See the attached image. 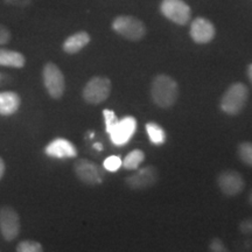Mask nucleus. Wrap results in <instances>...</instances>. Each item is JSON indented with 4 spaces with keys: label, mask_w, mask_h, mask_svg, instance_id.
<instances>
[{
    "label": "nucleus",
    "mask_w": 252,
    "mask_h": 252,
    "mask_svg": "<svg viewBox=\"0 0 252 252\" xmlns=\"http://www.w3.org/2000/svg\"><path fill=\"white\" fill-rule=\"evenodd\" d=\"M179 87L174 78L168 75H158L151 86V97L156 105L162 109L173 106L178 99Z\"/></svg>",
    "instance_id": "f257e3e1"
},
{
    "label": "nucleus",
    "mask_w": 252,
    "mask_h": 252,
    "mask_svg": "<svg viewBox=\"0 0 252 252\" xmlns=\"http://www.w3.org/2000/svg\"><path fill=\"white\" fill-rule=\"evenodd\" d=\"M249 91L243 83L231 84L223 94L220 100V109L226 115L236 116L244 109L248 102Z\"/></svg>",
    "instance_id": "f03ea898"
},
{
    "label": "nucleus",
    "mask_w": 252,
    "mask_h": 252,
    "mask_svg": "<svg viewBox=\"0 0 252 252\" xmlns=\"http://www.w3.org/2000/svg\"><path fill=\"white\" fill-rule=\"evenodd\" d=\"M112 30L130 41H139L146 34V27L139 19L131 15H119L112 21Z\"/></svg>",
    "instance_id": "7ed1b4c3"
},
{
    "label": "nucleus",
    "mask_w": 252,
    "mask_h": 252,
    "mask_svg": "<svg viewBox=\"0 0 252 252\" xmlns=\"http://www.w3.org/2000/svg\"><path fill=\"white\" fill-rule=\"evenodd\" d=\"M43 84H45L47 93L54 99H60L64 94L65 81L62 71L54 63H46L42 70Z\"/></svg>",
    "instance_id": "20e7f679"
},
{
    "label": "nucleus",
    "mask_w": 252,
    "mask_h": 252,
    "mask_svg": "<svg viewBox=\"0 0 252 252\" xmlns=\"http://www.w3.org/2000/svg\"><path fill=\"white\" fill-rule=\"evenodd\" d=\"M111 93V82L108 77L94 76L88 82L83 89V98L89 104L103 103Z\"/></svg>",
    "instance_id": "39448f33"
},
{
    "label": "nucleus",
    "mask_w": 252,
    "mask_h": 252,
    "mask_svg": "<svg viewBox=\"0 0 252 252\" xmlns=\"http://www.w3.org/2000/svg\"><path fill=\"white\" fill-rule=\"evenodd\" d=\"M160 11L168 20L178 25L188 24L190 19V7L184 0H162L160 4Z\"/></svg>",
    "instance_id": "423d86ee"
},
{
    "label": "nucleus",
    "mask_w": 252,
    "mask_h": 252,
    "mask_svg": "<svg viewBox=\"0 0 252 252\" xmlns=\"http://www.w3.org/2000/svg\"><path fill=\"white\" fill-rule=\"evenodd\" d=\"M20 231V219L12 207L5 206L0 209V232L5 241H13Z\"/></svg>",
    "instance_id": "0eeeda50"
},
{
    "label": "nucleus",
    "mask_w": 252,
    "mask_h": 252,
    "mask_svg": "<svg viewBox=\"0 0 252 252\" xmlns=\"http://www.w3.org/2000/svg\"><path fill=\"white\" fill-rule=\"evenodd\" d=\"M75 174L80 181L88 186H94L102 182L103 176L99 167L87 159H80L75 162Z\"/></svg>",
    "instance_id": "6e6552de"
},
{
    "label": "nucleus",
    "mask_w": 252,
    "mask_h": 252,
    "mask_svg": "<svg viewBox=\"0 0 252 252\" xmlns=\"http://www.w3.org/2000/svg\"><path fill=\"white\" fill-rule=\"evenodd\" d=\"M158 179H159V174H158L156 167L147 166L134 174L127 176L125 182L133 190H141V189L150 188L156 185Z\"/></svg>",
    "instance_id": "1a4fd4ad"
},
{
    "label": "nucleus",
    "mask_w": 252,
    "mask_h": 252,
    "mask_svg": "<svg viewBox=\"0 0 252 252\" xmlns=\"http://www.w3.org/2000/svg\"><path fill=\"white\" fill-rule=\"evenodd\" d=\"M135 130H137V121L131 116H127L119 121L117 125L112 128V131L109 133L110 139L116 146H122L130 141Z\"/></svg>",
    "instance_id": "9d476101"
},
{
    "label": "nucleus",
    "mask_w": 252,
    "mask_h": 252,
    "mask_svg": "<svg viewBox=\"0 0 252 252\" xmlns=\"http://www.w3.org/2000/svg\"><path fill=\"white\" fill-rule=\"evenodd\" d=\"M217 184L226 196L238 195L244 188V180L242 175L236 171H224L217 178Z\"/></svg>",
    "instance_id": "9b49d317"
},
{
    "label": "nucleus",
    "mask_w": 252,
    "mask_h": 252,
    "mask_svg": "<svg viewBox=\"0 0 252 252\" xmlns=\"http://www.w3.org/2000/svg\"><path fill=\"white\" fill-rule=\"evenodd\" d=\"M190 36L196 43H208L215 36V27L212 21L204 18H196L191 23L190 26Z\"/></svg>",
    "instance_id": "f8f14e48"
},
{
    "label": "nucleus",
    "mask_w": 252,
    "mask_h": 252,
    "mask_svg": "<svg viewBox=\"0 0 252 252\" xmlns=\"http://www.w3.org/2000/svg\"><path fill=\"white\" fill-rule=\"evenodd\" d=\"M45 153L48 157L63 159V158H75L77 156V150L74 146V144L69 140L58 138V139L53 140L52 143L47 145Z\"/></svg>",
    "instance_id": "ddd939ff"
},
{
    "label": "nucleus",
    "mask_w": 252,
    "mask_h": 252,
    "mask_svg": "<svg viewBox=\"0 0 252 252\" xmlns=\"http://www.w3.org/2000/svg\"><path fill=\"white\" fill-rule=\"evenodd\" d=\"M89 42L90 35L87 32L82 31L67 37L64 42H63L62 48L67 54H76V53L81 52L84 47L89 45Z\"/></svg>",
    "instance_id": "4468645a"
},
{
    "label": "nucleus",
    "mask_w": 252,
    "mask_h": 252,
    "mask_svg": "<svg viewBox=\"0 0 252 252\" xmlns=\"http://www.w3.org/2000/svg\"><path fill=\"white\" fill-rule=\"evenodd\" d=\"M21 99L18 94L13 91L0 93V115L11 116L18 111L20 108Z\"/></svg>",
    "instance_id": "2eb2a0df"
},
{
    "label": "nucleus",
    "mask_w": 252,
    "mask_h": 252,
    "mask_svg": "<svg viewBox=\"0 0 252 252\" xmlns=\"http://www.w3.org/2000/svg\"><path fill=\"white\" fill-rule=\"evenodd\" d=\"M26 63L25 56L15 50L0 48V65L9 68H23Z\"/></svg>",
    "instance_id": "dca6fc26"
},
{
    "label": "nucleus",
    "mask_w": 252,
    "mask_h": 252,
    "mask_svg": "<svg viewBox=\"0 0 252 252\" xmlns=\"http://www.w3.org/2000/svg\"><path fill=\"white\" fill-rule=\"evenodd\" d=\"M146 131L151 143L154 145H162L166 141V133L163 128L157 123H147Z\"/></svg>",
    "instance_id": "f3484780"
},
{
    "label": "nucleus",
    "mask_w": 252,
    "mask_h": 252,
    "mask_svg": "<svg viewBox=\"0 0 252 252\" xmlns=\"http://www.w3.org/2000/svg\"><path fill=\"white\" fill-rule=\"evenodd\" d=\"M145 154L143 151L140 150H134L132 151L125 157L124 161L122 162V166H124L125 169H128V171H133V169H137L141 162L144 161Z\"/></svg>",
    "instance_id": "a211bd4d"
},
{
    "label": "nucleus",
    "mask_w": 252,
    "mask_h": 252,
    "mask_svg": "<svg viewBox=\"0 0 252 252\" xmlns=\"http://www.w3.org/2000/svg\"><path fill=\"white\" fill-rule=\"evenodd\" d=\"M238 157L245 165L252 167V143H242L239 145Z\"/></svg>",
    "instance_id": "6ab92c4d"
},
{
    "label": "nucleus",
    "mask_w": 252,
    "mask_h": 252,
    "mask_svg": "<svg viewBox=\"0 0 252 252\" xmlns=\"http://www.w3.org/2000/svg\"><path fill=\"white\" fill-rule=\"evenodd\" d=\"M103 116H104V122H105L106 132L110 133V132L112 131V128L117 125L119 119L117 118V116H116L115 111H112V110H109V109L103 110Z\"/></svg>",
    "instance_id": "aec40b11"
},
{
    "label": "nucleus",
    "mask_w": 252,
    "mask_h": 252,
    "mask_svg": "<svg viewBox=\"0 0 252 252\" xmlns=\"http://www.w3.org/2000/svg\"><path fill=\"white\" fill-rule=\"evenodd\" d=\"M42 250V245L35 241H23L17 248L19 252H41Z\"/></svg>",
    "instance_id": "412c9836"
},
{
    "label": "nucleus",
    "mask_w": 252,
    "mask_h": 252,
    "mask_svg": "<svg viewBox=\"0 0 252 252\" xmlns=\"http://www.w3.org/2000/svg\"><path fill=\"white\" fill-rule=\"evenodd\" d=\"M122 159L117 156H111L109 158H106L105 160H104L103 162V166L104 168L106 169V171L109 172H117L119 168L122 167Z\"/></svg>",
    "instance_id": "4be33fe9"
},
{
    "label": "nucleus",
    "mask_w": 252,
    "mask_h": 252,
    "mask_svg": "<svg viewBox=\"0 0 252 252\" xmlns=\"http://www.w3.org/2000/svg\"><path fill=\"white\" fill-rule=\"evenodd\" d=\"M11 32L4 25L0 24V46L6 45L11 41Z\"/></svg>",
    "instance_id": "5701e85b"
},
{
    "label": "nucleus",
    "mask_w": 252,
    "mask_h": 252,
    "mask_svg": "<svg viewBox=\"0 0 252 252\" xmlns=\"http://www.w3.org/2000/svg\"><path fill=\"white\" fill-rule=\"evenodd\" d=\"M239 231L244 235H252V217L239 223Z\"/></svg>",
    "instance_id": "b1692460"
},
{
    "label": "nucleus",
    "mask_w": 252,
    "mask_h": 252,
    "mask_svg": "<svg viewBox=\"0 0 252 252\" xmlns=\"http://www.w3.org/2000/svg\"><path fill=\"white\" fill-rule=\"evenodd\" d=\"M209 248L213 252H224V251H226V248L224 247V244H223V242L220 241V238L212 239Z\"/></svg>",
    "instance_id": "393cba45"
},
{
    "label": "nucleus",
    "mask_w": 252,
    "mask_h": 252,
    "mask_svg": "<svg viewBox=\"0 0 252 252\" xmlns=\"http://www.w3.org/2000/svg\"><path fill=\"white\" fill-rule=\"evenodd\" d=\"M6 5L17 6V7H26L32 2V0H2Z\"/></svg>",
    "instance_id": "a878e982"
},
{
    "label": "nucleus",
    "mask_w": 252,
    "mask_h": 252,
    "mask_svg": "<svg viewBox=\"0 0 252 252\" xmlns=\"http://www.w3.org/2000/svg\"><path fill=\"white\" fill-rule=\"evenodd\" d=\"M4 174H5V162H4V160L0 158V180L2 179Z\"/></svg>",
    "instance_id": "bb28decb"
},
{
    "label": "nucleus",
    "mask_w": 252,
    "mask_h": 252,
    "mask_svg": "<svg viewBox=\"0 0 252 252\" xmlns=\"http://www.w3.org/2000/svg\"><path fill=\"white\" fill-rule=\"evenodd\" d=\"M248 75H249V78H250V81L252 83V63L249 65V68H248Z\"/></svg>",
    "instance_id": "cd10ccee"
},
{
    "label": "nucleus",
    "mask_w": 252,
    "mask_h": 252,
    "mask_svg": "<svg viewBox=\"0 0 252 252\" xmlns=\"http://www.w3.org/2000/svg\"><path fill=\"white\" fill-rule=\"evenodd\" d=\"M94 149H96L97 151H102V150H103V147H102V145L97 143V144H94Z\"/></svg>",
    "instance_id": "c85d7f7f"
},
{
    "label": "nucleus",
    "mask_w": 252,
    "mask_h": 252,
    "mask_svg": "<svg viewBox=\"0 0 252 252\" xmlns=\"http://www.w3.org/2000/svg\"><path fill=\"white\" fill-rule=\"evenodd\" d=\"M249 201H250V203L252 204V191H251V194H250V196H249Z\"/></svg>",
    "instance_id": "c756f323"
}]
</instances>
